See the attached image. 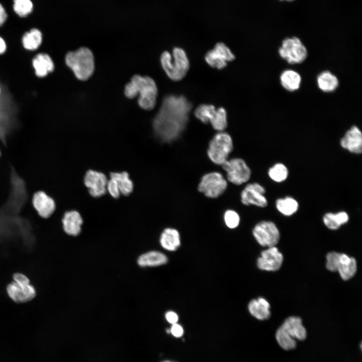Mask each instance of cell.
I'll return each instance as SVG.
<instances>
[{
  "mask_svg": "<svg viewBox=\"0 0 362 362\" xmlns=\"http://www.w3.org/2000/svg\"><path fill=\"white\" fill-rule=\"evenodd\" d=\"M107 182L105 174L92 169L88 170L84 177V185L93 197H100L106 193Z\"/></svg>",
  "mask_w": 362,
  "mask_h": 362,
  "instance_id": "15",
  "label": "cell"
},
{
  "mask_svg": "<svg viewBox=\"0 0 362 362\" xmlns=\"http://www.w3.org/2000/svg\"><path fill=\"white\" fill-rule=\"evenodd\" d=\"M14 12L20 17L28 16L33 11V4L31 0H13Z\"/></svg>",
  "mask_w": 362,
  "mask_h": 362,
  "instance_id": "36",
  "label": "cell"
},
{
  "mask_svg": "<svg viewBox=\"0 0 362 362\" xmlns=\"http://www.w3.org/2000/svg\"><path fill=\"white\" fill-rule=\"evenodd\" d=\"M7 49L6 44L5 40L0 37V54L4 53Z\"/></svg>",
  "mask_w": 362,
  "mask_h": 362,
  "instance_id": "42",
  "label": "cell"
},
{
  "mask_svg": "<svg viewBox=\"0 0 362 362\" xmlns=\"http://www.w3.org/2000/svg\"><path fill=\"white\" fill-rule=\"evenodd\" d=\"M280 1H286V2H293V1H295V0H280Z\"/></svg>",
  "mask_w": 362,
  "mask_h": 362,
  "instance_id": "44",
  "label": "cell"
},
{
  "mask_svg": "<svg viewBox=\"0 0 362 362\" xmlns=\"http://www.w3.org/2000/svg\"><path fill=\"white\" fill-rule=\"evenodd\" d=\"M281 327L295 339L303 340L307 337V332L300 318L291 316L287 318Z\"/></svg>",
  "mask_w": 362,
  "mask_h": 362,
  "instance_id": "21",
  "label": "cell"
},
{
  "mask_svg": "<svg viewBox=\"0 0 362 362\" xmlns=\"http://www.w3.org/2000/svg\"><path fill=\"white\" fill-rule=\"evenodd\" d=\"M165 317L166 321L171 325L177 323L178 320V315L172 311L167 312L165 313Z\"/></svg>",
  "mask_w": 362,
  "mask_h": 362,
  "instance_id": "40",
  "label": "cell"
},
{
  "mask_svg": "<svg viewBox=\"0 0 362 362\" xmlns=\"http://www.w3.org/2000/svg\"><path fill=\"white\" fill-rule=\"evenodd\" d=\"M227 186L228 182L221 172L212 171L202 177L198 190L206 197L215 199L224 193Z\"/></svg>",
  "mask_w": 362,
  "mask_h": 362,
  "instance_id": "10",
  "label": "cell"
},
{
  "mask_svg": "<svg viewBox=\"0 0 362 362\" xmlns=\"http://www.w3.org/2000/svg\"><path fill=\"white\" fill-rule=\"evenodd\" d=\"M278 52L280 57L291 64L302 63L308 55L306 47L297 37L284 39Z\"/></svg>",
  "mask_w": 362,
  "mask_h": 362,
  "instance_id": "9",
  "label": "cell"
},
{
  "mask_svg": "<svg viewBox=\"0 0 362 362\" xmlns=\"http://www.w3.org/2000/svg\"><path fill=\"white\" fill-rule=\"evenodd\" d=\"M277 210L286 216H290L297 212L299 209L298 201L291 197L279 198L276 201Z\"/></svg>",
  "mask_w": 362,
  "mask_h": 362,
  "instance_id": "30",
  "label": "cell"
},
{
  "mask_svg": "<svg viewBox=\"0 0 362 362\" xmlns=\"http://www.w3.org/2000/svg\"><path fill=\"white\" fill-rule=\"evenodd\" d=\"M223 219L226 226L230 229L236 228L239 225L240 221L238 213L231 209L227 210L224 212Z\"/></svg>",
  "mask_w": 362,
  "mask_h": 362,
  "instance_id": "37",
  "label": "cell"
},
{
  "mask_svg": "<svg viewBox=\"0 0 362 362\" xmlns=\"http://www.w3.org/2000/svg\"><path fill=\"white\" fill-rule=\"evenodd\" d=\"M0 98V140L6 142L7 135L13 128V119L11 117V109L8 101Z\"/></svg>",
  "mask_w": 362,
  "mask_h": 362,
  "instance_id": "19",
  "label": "cell"
},
{
  "mask_svg": "<svg viewBox=\"0 0 362 362\" xmlns=\"http://www.w3.org/2000/svg\"><path fill=\"white\" fill-rule=\"evenodd\" d=\"M269 178L277 183H282L287 179L289 175L287 167L282 163H277L268 170Z\"/></svg>",
  "mask_w": 362,
  "mask_h": 362,
  "instance_id": "33",
  "label": "cell"
},
{
  "mask_svg": "<svg viewBox=\"0 0 362 362\" xmlns=\"http://www.w3.org/2000/svg\"><path fill=\"white\" fill-rule=\"evenodd\" d=\"M9 298L17 303H24L33 300L36 295L34 287L24 274L17 273L13 276V281L6 288Z\"/></svg>",
  "mask_w": 362,
  "mask_h": 362,
  "instance_id": "7",
  "label": "cell"
},
{
  "mask_svg": "<svg viewBox=\"0 0 362 362\" xmlns=\"http://www.w3.org/2000/svg\"><path fill=\"white\" fill-rule=\"evenodd\" d=\"M340 146L348 151L360 154L362 152V133L359 129L353 125L340 140Z\"/></svg>",
  "mask_w": 362,
  "mask_h": 362,
  "instance_id": "17",
  "label": "cell"
},
{
  "mask_svg": "<svg viewBox=\"0 0 362 362\" xmlns=\"http://www.w3.org/2000/svg\"><path fill=\"white\" fill-rule=\"evenodd\" d=\"M160 62L167 76L174 81L182 80L190 68L189 60L186 52L178 47L173 49L172 54L164 51L160 56Z\"/></svg>",
  "mask_w": 362,
  "mask_h": 362,
  "instance_id": "4",
  "label": "cell"
},
{
  "mask_svg": "<svg viewBox=\"0 0 362 362\" xmlns=\"http://www.w3.org/2000/svg\"><path fill=\"white\" fill-rule=\"evenodd\" d=\"M216 109L212 105L202 104L195 111L196 117L204 124L210 122L214 118Z\"/></svg>",
  "mask_w": 362,
  "mask_h": 362,
  "instance_id": "32",
  "label": "cell"
},
{
  "mask_svg": "<svg viewBox=\"0 0 362 362\" xmlns=\"http://www.w3.org/2000/svg\"><path fill=\"white\" fill-rule=\"evenodd\" d=\"M265 189L261 185L257 183L248 184L241 192V202L245 206L266 207L268 201L265 196Z\"/></svg>",
  "mask_w": 362,
  "mask_h": 362,
  "instance_id": "14",
  "label": "cell"
},
{
  "mask_svg": "<svg viewBox=\"0 0 362 362\" xmlns=\"http://www.w3.org/2000/svg\"><path fill=\"white\" fill-rule=\"evenodd\" d=\"M233 150L231 136L224 131L218 132L210 141L207 153L214 164L222 165L229 159Z\"/></svg>",
  "mask_w": 362,
  "mask_h": 362,
  "instance_id": "6",
  "label": "cell"
},
{
  "mask_svg": "<svg viewBox=\"0 0 362 362\" xmlns=\"http://www.w3.org/2000/svg\"><path fill=\"white\" fill-rule=\"evenodd\" d=\"M252 234L257 242L261 246L268 247L275 246L280 238L277 225L270 221H262L256 224Z\"/></svg>",
  "mask_w": 362,
  "mask_h": 362,
  "instance_id": "12",
  "label": "cell"
},
{
  "mask_svg": "<svg viewBox=\"0 0 362 362\" xmlns=\"http://www.w3.org/2000/svg\"><path fill=\"white\" fill-rule=\"evenodd\" d=\"M125 96L129 99L139 95L138 103L143 109H153L156 102L157 87L154 80L149 76L136 74L125 86Z\"/></svg>",
  "mask_w": 362,
  "mask_h": 362,
  "instance_id": "3",
  "label": "cell"
},
{
  "mask_svg": "<svg viewBox=\"0 0 362 362\" xmlns=\"http://www.w3.org/2000/svg\"><path fill=\"white\" fill-rule=\"evenodd\" d=\"M191 108L192 105L184 96L165 97L153 121L156 136L166 143L176 140L186 128Z\"/></svg>",
  "mask_w": 362,
  "mask_h": 362,
  "instance_id": "1",
  "label": "cell"
},
{
  "mask_svg": "<svg viewBox=\"0 0 362 362\" xmlns=\"http://www.w3.org/2000/svg\"><path fill=\"white\" fill-rule=\"evenodd\" d=\"M316 80L319 88L325 93L334 91L339 85L337 77L328 70L321 72L317 75Z\"/></svg>",
  "mask_w": 362,
  "mask_h": 362,
  "instance_id": "26",
  "label": "cell"
},
{
  "mask_svg": "<svg viewBox=\"0 0 362 362\" xmlns=\"http://www.w3.org/2000/svg\"><path fill=\"white\" fill-rule=\"evenodd\" d=\"M276 338L279 345L285 350H292L296 347V339L292 337L281 326L276 331Z\"/></svg>",
  "mask_w": 362,
  "mask_h": 362,
  "instance_id": "34",
  "label": "cell"
},
{
  "mask_svg": "<svg viewBox=\"0 0 362 362\" xmlns=\"http://www.w3.org/2000/svg\"><path fill=\"white\" fill-rule=\"evenodd\" d=\"M326 266L330 271H338L343 280L351 279L357 270L356 261L353 257L334 251L327 254Z\"/></svg>",
  "mask_w": 362,
  "mask_h": 362,
  "instance_id": "8",
  "label": "cell"
},
{
  "mask_svg": "<svg viewBox=\"0 0 362 362\" xmlns=\"http://www.w3.org/2000/svg\"><path fill=\"white\" fill-rule=\"evenodd\" d=\"M1 87H0V94H1Z\"/></svg>",
  "mask_w": 362,
  "mask_h": 362,
  "instance_id": "45",
  "label": "cell"
},
{
  "mask_svg": "<svg viewBox=\"0 0 362 362\" xmlns=\"http://www.w3.org/2000/svg\"><path fill=\"white\" fill-rule=\"evenodd\" d=\"M282 86L289 92H294L300 86L302 78L300 74L292 69H286L280 76Z\"/></svg>",
  "mask_w": 362,
  "mask_h": 362,
  "instance_id": "25",
  "label": "cell"
},
{
  "mask_svg": "<svg viewBox=\"0 0 362 362\" xmlns=\"http://www.w3.org/2000/svg\"><path fill=\"white\" fill-rule=\"evenodd\" d=\"M36 75L39 77L46 76L54 69V63L51 57L45 53L37 54L32 60Z\"/></svg>",
  "mask_w": 362,
  "mask_h": 362,
  "instance_id": "22",
  "label": "cell"
},
{
  "mask_svg": "<svg viewBox=\"0 0 362 362\" xmlns=\"http://www.w3.org/2000/svg\"><path fill=\"white\" fill-rule=\"evenodd\" d=\"M349 220V216L345 211L337 213L328 212L323 217V221L325 225L329 229L337 230L342 225L346 224Z\"/></svg>",
  "mask_w": 362,
  "mask_h": 362,
  "instance_id": "27",
  "label": "cell"
},
{
  "mask_svg": "<svg viewBox=\"0 0 362 362\" xmlns=\"http://www.w3.org/2000/svg\"><path fill=\"white\" fill-rule=\"evenodd\" d=\"M32 202L34 208L43 218L50 217L55 209L53 199L43 192L36 193L33 196Z\"/></svg>",
  "mask_w": 362,
  "mask_h": 362,
  "instance_id": "18",
  "label": "cell"
},
{
  "mask_svg": "<svg viewBox=\"0 0 362 362\" xmlns=\"http://www.w3.org/2000/svg\"><path fill=\"white\" fill-rule=\"evenodd\" d=\"M42 35L41 31L36 28H33L27 32L22 39L24 47L28 50H35L41 45Z\"/></svg>",
  "mask_w": 362,
  "mask_h": 362,
  "instance_id": "31",
  "label": "cell"
},
{
  "mask_svg": "<svg viewBox=\"0 0 362 362\" xmlns=\"http://www.w3.org/2000/svg\"><path fill=\"white\" fill-rule=\"evenodd\" d=\"M160 362H175V361H171L170 360H163Z\"/></svg>",
  "mask_w": 362,
  "mask_h": 362,
  "instance_id": "43",
  "label": "cell"
},
{
  "mask_svg": "<svg viewBox=\"0 0 362 362\" xmlns=\"http://www.w3.org/2000/svg\"><path fill=\"white\" fill-rule=\"evenodd\" d=\"M169 330L170 334L176 338L181 337L184 332L183 327L177 323L172 324Z\"/></svg>",
  "mask_w": 362,
  "mask_h": 362,
  "instance_id": "39",
  "label": "cell"
},
{
  "mask_svg": "<svg viewBox=\"0 0 362 362\" xmlns=\"http://www.w3.org/2000/svg\"><path fill=\"white\" fill-rule=\"evenodd\" d=\"M235 58L234 54L223 42L217 43L205 56V61L208 64L218 69L225 68L228 62L234 60Z\"/></svg>",
  "mask_w": 362,
  "mask_h": 362,
  "instance_id": "13",
  "label": "cell"
},
{
  "mask_svg": "<svg viewBox=\"0 0 362 362\" xmlns=\"http://www.w3.org/2000/svg\"><path fill=\"white\" fill-rule=\"evenodd\" d=\"M35 241L31 226L25 219L16 222L0 221V248L17 244L29 251L32 249Z\"/></svg>",
  "mask_w": 362,
  "mask_h": 362,
  "instance_id": "2",
  "label": "cell"
},
{
  "mask_svg": "<svg viewBox=\"0 0 362 362\" xmlns=\"http://www.w3.org/2000/svg\"><path fill=\"white\" fill-rule=\"evenodd\" d=\"M110 177L115 179L121 194L127 196L132 192L133 183L130 178L128 172L126 171L112 172L110 173Z\"/></svg>",
  "mask_w": 362,
  "mask_h": 362,
  "instance_id": "29",
  "label": "cell"
},
{
  "mask_svg": "<svg viewBox=\"0 0 362 362\" xmlns=\"http://www.w3.org/2000/svg\"><path fill=\"white\" fill-rule=\"evenodd\" d=\"M65 63L79 80H86L95 70L94 57L92 51L81 47L75 51L68 52L65 55Z\"/></svg>",
  "mask_w": 362,
  "mask_h": 362,
  "instance_id": "5",
  "label": "cell"
},
{
  "mask_svg": "<svg viewBox=\"0 0 362 362\" xmlns=\"http://www.w3.org/2000/svg\"><path fill=\"white\" fill-rule=\"evenodd\" d=\"M210 123L214 130L218 132L224 131L228 124L225 109L222 107L217 109L215 115Z\"/></svg>",
  "mask_w": 362,
  "mask_h": 362,
  "instance_id": "35",
  "label": "cell"
},
{
  "mask_svg": "<svg viewBox=\"0 0 362 362\" xmlns=\"http://www.w3.org/2000/svg\"><path fill=\"white\" fill-rule=\"evenodd\" d=\"M82 219L79 213L75 210L65 212L62 220L64 231L68 235H77L81 231Z\"/></svg>",
  "mask_w": 362,
  "mask_h": 362,
  "instance_id": "20",
  "label": "cell"
},
{
  "mask_svg": "<svg viewBox=\"0 0 362 362\" xmlns=\"http://www.w3.org/2000/svg\"><path fill=\"white\" fill-rule=\"evenodd\" d=\"M283 261V256L275 247H270L261 253L257 261L258 267L267 271H276L281 266Z\"/></svg>",
  "mask_w": 362,
  "mask_h": 362,
  "instance_id": "16",
  "label": "cell"
},
{
  "mask_svg": "<svg viewBox=\"0 0 362 362\" xmlns=\"http://www.w3.org/2000/svg\"><path fill=\"white\" fill-rule=\"evenodd\" d=\"M167 258L163 253L151 251L141 255L138 259V263L141 266H156L166 263Z\"/></svg>",
  "mask_w": 362,
  "mask_h": 362,
  "instance_id": "28",
  "label": "cell"
},
{
  "mask_svg": "<svg viewBox=\"0 0 362 362\" xmlns=\"http://www.w3.org/2000/svg\"><path fill=\"white\" fill-rule=\"evenodd\" d=\"M8 15L5 9L0 3V27L7 21Z\"/></svg>",
  "mask_w": 362,
  "mask_h": 362,
  "instance_id": "41",
  "label": "cell"
},
{
  "mask_svg": "<svg viewBox=\"0 0 362 362\" xmlns=\"http://www.w3.org/2000/svg\"><path fill=\"white\" fill-rule=\"evenodd\" d=\"M107 191L114 198H118L121 195L115 179L111 177H110V179H108Z\"/></svg>",
  "mask_w": 362,
  "mask_h": 362,
  "instance_id": "38",
  "label": "cell"
},
{
  "mask_svg": "<svg viewBox=\"0 0 362 362\" xmlns=\"http://www.w3.org/2000/svg\"><path fill=\"white\" fill-rule=\"evenodd\" d=\"M221 166L226 172L227 180L232 184L241 185L250 178L251 169L241 158L228 159Z\"/></svg>",
  "mask_w": 362,
  "mask_h": 362,
  "instance_id": "11",
  "label": "cell"
},
{
  "mask_svg": "<svg viewBox=\"0 0 362 362\" xmlns=\"http://www.w3.org/2000/svg\"><path fill=\"white\" fill-rule=\"evenodd\" d=\"M269 308L268 302L262 297L252 300L248 305L249 313L260 320H266L270 317Z\"/></svg>",
  "mask_w": 362,
  "mask_h": 362,
  "instance_id": "24",
  "label": "cell"
},
{
  "mask_svg": "<svg viewBox=\"0 0 362 362\" xmlns=\"http://www.w3.org/2000/svg\"><path fill=\"white\" fill-rule=\"evenodd\" d=\"M161 246L165 249L173 251L180 245V236L177 230L172 228L164 229L160 237Z\"/></svg>",
  "mask_w": 362,
  "mask_h": 362,
  "instance_id": "23",
  "label": "cell"
}]
</instances>
